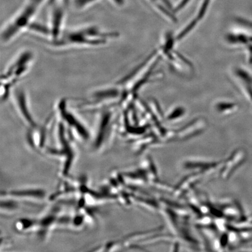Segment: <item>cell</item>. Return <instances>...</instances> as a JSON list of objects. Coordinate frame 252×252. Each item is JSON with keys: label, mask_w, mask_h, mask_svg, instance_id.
<instances>
[{"label": "cell", "mask_w": 252, "mask_h": 252, "mask_svg": "<svg viewBox=\"0 0 252 252\" xmlns=\"http://www.w3.org/2000/svg\"><path fill=\"white\" fill-rule=\"evenodd\" d=\"M119 36L118 32L103 30L94 25L65 29L55 40L46 42L56 49L71 47H97L105 46Z\"/></svg>", "instance_id": "obj_1"}, {"label": "cell", "mask_w": 252, "mask_h": 252, "mask_svg": "<svg viewBox=\"0 0 252 252\" xmlns=\"http://www.w3.org/2000/svg\"><path fill=\"white\" fill-rule=\"evenodd\" d=\"M50 0H25L20 8L1 28V41L8 45L29 30L35 22L37 14Z\"/></svg>", "instance_id": "obj_2"}, {"label": "cell", "mask_w": 252, "mask_h": 252, "mask_svg": "<svg viewBox=\"0 0 252 252\" xmlns=\"http://www.w3.org/2000/svg\"><path fill=\"white\" fill-rule=\"evenodd\" d=\"M34 61V55L30 50L19 53L5 68L1 77V97L3 100L11 96L16 85L30 70Z\"/></svg>", "instance_id": "obj_3"}, {"label": "cell", "mask_w": 252, "mask_h": 252, "mask_svg": "<svg viewBox=\"0 0 252 252\" xmlns=\"http://www.w3.org/2000/svg\"><path fill=\"white\" fill-rule=\"evenodd\" d=\"M50 7L47 26L50 31V37L45 42L55 40L65 30L66 8L67 6L56 0H50Z\"/></svg>", "instance_id": "obj_4"}, {"label": "cell", "mask_w": 252, "mask_h": 252, "mask_svg": "<svg viewBox=\"0 0 252 252\" xmlns=\"http://www.w3.org/2000/svg\"><path fill=\"white\" fill-rule=\"evenodd\" d=\"M16 110L26 124L35 125L32 112L29 97L23 88H14L11 94Z\"/></svg>", "instance_id": "obj_5"}, {"label": "cell", "mask_w": 252, "mask_h": 252, "mask_svg": "<svg viewBox=\"0 0 252 252\" xmlns=\"http://www.w3.org/2000/svg\"><path fill=\"white\" fill-rule=\"evenodd\" d=\"M103 1V0H73L74 7L78 10H84L89 8L96 3ZM112 3L113 4L117 6H122L124 4V0H107Z\"/></svg>", "instance_id": "obj_6"}, {"label": "cell", "mask_w": 252, "mask_h": 252, "mask_svg": "<svg viewBox=\"0 0 252 252\" xmlns=\"http://www.w3.org/2000/svg\"><path fill=\"white\" fill-rule=\"evenodd\" d=\"M189 1V0H183V1H182L180 4L178 5V7L176 8L175 11H178L179 10H181V9L185 6L186 4H187V3H188Z\"/></svg>", "instance_id": "obj_7"}]
</instances>
